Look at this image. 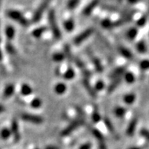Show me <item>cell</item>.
<instances>
[{"label":"cell","instance_id":"cell-38","mask_svg":"<svg viewBox=\"0 0 149 149\" xmlns=\"http://www.w3.org/2000/svg\"><path fill=\"white\" fill-rule=\"evenodd\" d=\"M141 135H142L143 137H145V139H147L148 140H149V131L145 129H142L140 132Z\"/></svg>","mask_w":149,"mask_h":149},{"label":"cell","instance_id":"cell-37","mask_svg":"<svg viewBox=\"0 0 149 149\" xmlns=\"http://www.w3.org/2000/svg\"><path fill=\"white\" fill-rule=\"evenodd\" d=\"M74 60L75 64H76L77 66L79 67V69H84V63H82V61L81 60V59H79V58H76V57H74Z\"/></svg>","mask_w":149,"mask_h":149},{"label":"cell","instance_id":"cell-12","mask_svg":"<svg viewBox=\"0 0 149 149\" xmlns=\"http://www.w3.org/2000/svg\"><path fill=\"white\" fill-rule=\"evenodd\" d=\"M99 2L98 1H94V2H91L90 4H88V6L84 8L83 10V14L85 15H89L91 13L93 10L94 9V8L96 7L98 5Z\"/></svg>","mask_w":149,"mask_h":149},{"label":"cell","instance_id":"cell-1","mask_svg":"<svg viewBox=\"0 0 149 149\" xmlns=\"http://www.w3.org/2000/svg\"><path fill=\"white\" fill-rule=\"evenodd\" d=\"M48 18H49V22L50 24V27H51L52 31H53V35L56 39H59L61 37V32L59 31V28L57 25L56 20L55 12L53 9H51L49 12L48 14Z\"/></svg>","mask_w":149,"mask_h":149},{"label":"cell","instance_id":"cell-22","mask_svg":"<svg viewBox=\"0 0 149 149\" xmlns=\"http://www.w3.org/2000/svg\"><path fill=\"white\" fill-rule=\"evenodd\" d=\"M46 30H47V28H44V27H41V28H37V29H35L34 31H33L32 34H33V37L38 38V37H40L42 34H43V33Z\"/></svg>","mask_w":149,"mask_h":149},{"label":"cell","instance_id":"cell-40","mask_svg":"<svg viewBox=\"0 0 149 149\" xmlns=\"http://www.w3.org/2000/svg\"><path fill=\"white\" fill-rule=\"evenodd\" d=\"M146 20H147L146 19V17H145V16H144V17L141 18L139 20V21H138L137 24L139 26H140V27H141V26H144L145 25V22H146Z\"/></svg>","mask_w":149,"mask_h":149},{"label":"cell","instance_id":"cell-5","mask_svg":"<svg viewBox=\"0 0 149 149\" xmlns=\"http://www.w3.org/2000/svg\"><path fill=\"white\" fill-rule=\"evenodd\" d=\"M49 5V2L48 1H45V2H43L40 5L39 7L37 8V9L36 10L35 13L33 16V22H37L38 21L40 20L42 15H43V12L47 9V6Z\"/></svg>","mask_w":149,"mask_h":149},{"label":"cell","instance_id":"cell-34","mask_svg":"<svg viewBox=\"0 0 149 149\" xmlns=\"http://www.w3.org/2000/svg\"><path fill=\"white\" fill-rule=\"evenodd\" d=\"M137 49L140 53H145L146 51V47L143 41H140L137 44Z\"/></svg>","mask_w":149,"mask_h":149},{"label":"cell","instance_id":"cell-28","mask_svg":"<svg viewBox=\"0 0 149 149\" xmlns=\"http://www.w3.org/2000/svg\"><path fill=\"white\" fill-rule=\"evenodd\" d=\"M124 78L128 83H132L135 81V76L132 72H125Z\"/></svg>","mask_w":149,"mask_h":149},{"label":"cell","instance_id":"cell-15","mask_svg":"<svg viewBox=\"0 0 149 149\" xmlns=\"http://www.w3.org/2000/svg\"><path fill=\"white\" fill-rule=\"evenodd\" d=\"M55 92L58 94H63L66 91V86L63 83H59L55 86Z\"/></svg>","mask_w":149,"mask_h":149},{"label":"cell","instance_id":"cell-32","mask_svg":"<svg viewBox=\"0 0 149 149\" xmlns=\"http://www.w3.org/2000/svg\"><path fill=\"white\" fill-rule=\"evenodd\" d=\"M101 25H102L103 28H112L113 22H112L110 19L106 18V19L103 20L102 22H101Z\"/></svg>","mask_w":149,"mask_h":149},{"label":"cell","instance_id":"cell-17","mask_svg":"<svg viewBox=\"0 0 149 149\" xmlns=\"http://www.w3.org/2000/svg\"><path fill=\"white\" fill-rule=\"evenodd\" d=\"M15 29L12 26H8L6 29V37L8 40H12L15 37Z\"/></svg>","mask_w":149,"mask_h":149},{"label":"cell","instance_id":"cell-8","mask_svg":"<svg viewBox=\"0 0 149 149\" xmlns=\"http://www.w3.org/2000/svg\"><path fill=\"white\" fill-rule=\"evenodd\" d=\"M83 84H84V87L87 90V91H88V93L89 94V95H90L91 97H92L93 98L96 97V91H95V90L93 88L92 86L91 85L90 82L88 81V79H84V80H83Z\"/></svg>","mask_w":149,"mask_h":149},{"label":"cell","instance_id":"cell-33","mask_svg":"<svg viewBox=\"0 0 149 149\" xmlns=\"http://www.w3.org/2000/svg\"><path fill=\"white\" fill-rule=\"evenodd\" d=\"M140 68H141L142 70H146V69H149V60L148 59H145V60H142L140 63Z\"/></svg>","mask_w":149,"mask_h":149},{"label":"cell","instance_id":"cell-45","mask_svg":"<svg viewBox=\"0 0 149 149\" xmlns=\"http://www.w3.org/2000/svg\"><path fill=\"white\" fill-rule=\"evenodd\" d=\"M45 149H59V148L58 147H56V146H53V145H51V146H47V147H46Z\"/></svg>","mask_w":149,"mask_h":149},{"label":"cell","instance_id":"cell-35","mask_svg":"<svg viewBox=\"0 0 149 149\" xmlns=\"http://www.w3.org/2000/svg\"><path fill=\"white\" fill-rule=\"evenodd\" d=\"M101 117H100V113H98L97 110H95L92 113V120L94 122V123H98L100 121Z\"/></svg>","mask_w":149,"mask_h":149},{"label":"cell","instance_id":"cell-18","mask_svg":"<svg viewBox=\"0 0 149 149\" xmlns=\"http://www.w3.org/2000/svg\"><path fill=\"white\" fill-rule=\"evenodd\" d=\"M64 51H65V55L67 59H68V60L69 62H72V60L74 59V57L72 56V54L70 47H69V45L65 46V47H64Z\"/></svg>","mask_w":149,"mask_h":149},{"label":"cell","instance_id":"cell-13","mask_svg":"<svg viewBox=\"0 0 149 149\" xmlns=\"http://www.w3.org/2000/svg\"><path fill=\"white\" fill-rule=\"evenodd\" d=\"M122 81V79H120V78H117V79H114L113 81L111 82V84L109 85V87H108V93H112L113 91L115 89L117 88L118 86H119V84L121 83Z\"/></svg>","mask_w":149,"mask_h":149},{"label":"cell","instance_id":"cell-27","mask_svg":"<svg viewBox=\"0 0 149 149\" xmlns=\"http://www.w3.org/2000/svg\"><path fill=\"white\" fill-rule=\"evenodd\" d=\"M74 22L72 19L67 20L65 22V28L67 30V31H72L74 28Z\"/></svg>","mask_w":149,"mask_h":149},{"label":"cell","instance_id":"cell-26","mask_svg":"<svg viewBox=\"0 0 149 149\" xmlns=\"http://www.w3.org/2000/svg\"><path fill=\"white\" fill-rule=\"evenodd\" d=\"M138 31L136 28H131V29L128 31L127 33V37L130 40H133L135 39L136 35H137Z\"/></svg>","mask_w":149,"mask_h":149},{"label":"cell","instance_id":"cell-16","mask_svg":"<svg viewBox=\"0 0 149 149\" xmlns=\"http://www.w3.org/2000/svg\"><path fill=\"white\" fill-rule=\"evenodd\" d=\"M119 51H120V54L122 56H123L124 57L128 58V59H131L132 57V54L131 52L128 49L125 48V47H119Z\"/></svg>","mask_w":149,"mask_h":149},{"label":"cell","instance_id":"cell-4","mask_svg":"<svg viewBox=\"0 0 149 149\" xmlns=\"http://www.w3.org/2000/svg\"><path fill=\"white\" fill-rule=\"evenodd\" d=\"M22 119L24 121H28L29 123L34 124H40L43 122V118L40 116H37V115H33V114L30 113H23L21 116Z\"/></svg>","mask_w":149,"mask_h":149},{"label":"cell","instance_id":"cell-43","mask_svg":"<svg viewBox=\"0 0 149 149\" xmlns=\"http://www.w3.org/2000/svg\"><path fill=\"white\" fill-rule=\"evenodd\" d=\"M91 145L90 143L84 144L79 148V149H91Z\"/></svg>","mask_w":149,"mask_h":149},{"label":"cell","instance_id":"cell-21","mask_svg":"<svg viewBox=\"0 0 149 149\" xmlns=\"http://www.w3.org/2000/svg\"><path fill=\"white\" fill-rule=\"evenodd\" d=\"M126 110L125 108L121 107H116L114 110V113H115V115L118 117H123V116L125 115L126 113Z\"/></svg>","mask_w":149,"mask_h":149},{"label":"cell","instance_id":"cell-36","mask_svg":"<svg viewBox=\"0 0 149 149\" xmlns=\"http://www.w3.org/2000/svg\"><path fill=\"white\" fill-rule=\"evenodd\" d=\"M79 1H74V0H73V1H70V2H68L67 7H68V8H69V9H73V8H74L75 7H76L77 5L79 4Z\"/></svg>","mask_w":149,"mask_h":149},{"label":"cell","instance_id":"cell-3","mask_svg":"<svg viewBox=\"0 0 149 149\" xmlns=\"http://www.w3.org/2000/svg\"><path fill=\"white\" fill-rule=\"evenodd\" d=\"M83 123H84V120H83L82 119H79V120H74V121L72 122L69 126H67L65 130L62 132V134H61V135H63V136L69 135V134H70L72 132L74 131L78 126H79L80 125H82Z\"/></svg>","mask_w":149,"mask_h":149},{"label":"cell","instance_id":"cell-48","mask_svg":"<svg viewBox=\"0 0 149 149\" xmlns=\"http://www.w3.org/2000/svg\"><path fill=\"white\" fill-rule=\"evenodd\" d=\"M130 149H141L140 148H138V147H132V148H130Z\"/></svg>","mask_w":149,"mask_h":149},{"label":"cell","instance_id":"cell-29","mask_svg":"<svg viewBox=\"0 0 149 149\" xmlns=\"http://www.w3.org/2000/svg\"><path fill=\"white\" fill-rule=\"evenodd\" d=\"M104 123H105V125H106L108 130H109L110 132H112V133H114L113 125L112 124V123L110 122V120H109L108 118H104Z\"/></svg>","mask_w":149,"mask_h":149},{"label":"cell","instance_id":"cell-2","mask_svg":"<svg viewBox=\"0 0 149 149\" xmlns=\"http://www.w3.org/2000/svg\"><path fill=\"white\" fill-rule=\"evenodd\" d=\"M7 15L12 20H15L17 22L20 23L23 26H28V22L23 16V15L21 12L15 11V10H9L7 12Z\"/></svg>","mask_w":149,"mask_h":149},{"label":"cell","instance_id":"cell-9","mask_svg":"<svg viewBox=\"0 0 149 149\" xmlns=\"http://www.w3.org/2000/svg\"><path fill=\"white\" fill-rule=\"evenodd\" d=\"M137 118H134L133 120L130 122V124H129V126H128L127 130H126V134H127L128 135H130V136L133 135L134 132H135V129H136V126H137Z\"/></svg>","mask_w":149,"mask_h":149},{"label":"cell","instance_id":"cell-14","mask_svg":"<svg viewBox=\"0 0 149 149\" xmlns=\"http://www.w3.org/2000/svg\"><path fill=\"white\" fill-rule=\"evenodd\" d=\"M32 92H33V89H32L28 84H24L22 86L21 93H22L23 95H24V96L29 95V94H31Z\"/></svg>","mask_w":149,"mask_h":149},{"label":"cell","instance_id":"cell-6","mask_svg":"<svg viewBox=\"0 0 149 149\" xmlns=\"http://www.w3.org/2000/svg\"><path fill=\"white\" fill-rule=\"evenodd\" d=\"M93 31H94V30H93L92 28H88V29L85 30V31H83L81 33L79 34V35L77 36V37L74 39V44L79 45V44L82 43L84 40H85L87 38H88V37L91 35V33H93Z\"/></svg>","mask_w":149,"mask_h":149},{"label":"cell","instance_id":"cell-30","mask_svg":"<svg viewBox=\"0 0 149 149\" xmlns=\"http://www.w3.org/2000/svg\"><path fill=\"white\" fill-rule=\"evenodd\" d=\"M31 106L33 108H38L41 106V100L39 98H34L31 102Z\"/></svg>","mask_w":149,"mask_h":149},{"label":"cell","instance_id":"cell-24","mask_svg":"<svg viewBox=\"0 0 149 149\" xmlns=\"http://www.w3.org/2000/svg\"><path fill=\"white\" fill-rule=\"evenodd\" d=\"M92 59L94 66L96 68V70L97 71V72H102L103 67L102 65H101V63H100V61L98 59H97V58H95V57H93Z\"/></svg>","mask_w":149,"mask_h":149},{"label":"cell","instance_id":"cell-46","mask_svg":"<svg viewBox=\"0 0 149 149\" xmlns=\"http://www.w3.org/2000/svg\"><path fill=\"white\" fill-rule=\"evenodd\" d=\"M5 107L2 105H0V113H2V112H4L5 111Z\"/></svg>","mask_w":149,"mask_h":149},{"label":"cell","instance_id":"cell-11","mask_svg":"<svg viewBox=\"0 0 149 149\" xmlns=\"http://www.w3.org/2000/svg\"><path fill=\"white\" fill-rule=\"evenodd\" d=\"M15 92V86L13 84H9L8 85H6V87L5 88L4 92H3V97L7 99V98H9L10 97L12 96V94H14Z\"/></svg>","mask_w":149,"mask_h":149},{"label":"cell","instance_id":"cell-7","mask_svg":"<svg viewBox=\"0 0 149 149\" xmlns=\"http://www.w3.org/2000/svg\"><path fill=\"white\" fill-rule=\"evenodd\" d=\"M11 132L14 135V139L15 141H18L21 139V135L19 134V129H18V123L17 120H13L11 125Z\"/></svg>","mask_w":149,"mask_h":149},{"label":"cell","instance_id":"cell-19","mask_svg":"<svg viewBox=\"0 0 149 149\" xmlns=\"http://www.w3.org/2000/svg\"><path fill=\"white\" fill-rule=\"evenodd\" d=\"M11 135H12V132H11L10 130H8V128H4V129H2L1 132H0V135H1V137H2L3 139H8Z\"/></svg>","mask_w":149,"mask_h":149},{"label":"cell","instance_id":"cell-23","mask_svg":"<svg viewBox=\"0 0 149 149\" xmlns=\"http://www.w3.org/2000/svg\"><path fill=\"white\" fill-rule=\"evenodd\" d=\"M135 96L133 94H126V96L124 97V101L128 104H132L135 101Z\"/></svg>","mask_w":149,"mask_h":149},{"label":"cell","instance_id":"cell-49","mask_svg":"<svg viewBox=\"0 0 149 149\" xmlns=\"http://www.w3.org/2000/svg\"><path fill=\"white\" fill-rule=\"evenodd\" d=\"M35 149H38V148H35Z\"/></svg>","mask_w":149,"mask_h":149},{"label":"cell","instance_id":"cell-44","mask_svg":"<svg viewBox=\"0 0 149 149\" xmlns=\"http://www.w3.org/2000/svg\"><path fill=\"white\" fill-rule=\"evenodd\" d=\"M104 8L108 10H111V11H115V10H116V8L114 7L113 6H107V5H105V6H104Z\"/></svg>","mask_w":149,"mask_h":149},{"label":"cell","instance_id":"cell-10","mask_svg":"<svg viewBox=\"0 0 149 149\" xmlns=\"http://www.w3.org/2000/svg\"><path fill=\"white\" fill-rule=\"evenodd\" d=\"M125 71H126V67L125 66H121L119 67L117 69H114L110 74V77L111 79H116L117 78H120V76L121 74H123V73H125Z\"/></svg>","mask_w":149,"mask_h":149},{"label":"cell","instance_id":"cell-25","mask_svg":"<svg viewBox=\"0 0 149 149\" xmlns=\"http://www.w3.org/2000/svg\"><path fill=\"white\" fill-rule=\"evenodd\" d=\"M74 72L72 69H69L64 74V78L67 80H71L74 77Z\"/></svg>","mask_w":149,"mask_h":149},{"label":"cell","instance_id":"cell-47","mask_svg":"<svg viewBox=\"0 0 149 149\" xmlns=\"http://www.w3.org/2000/svg\"><path fill=\"white\" fill-rule=\"evenodd\" d=\"M2 59V51H1V49H0V60Z\"/></svg>","mask_w":149,"mask_h":149},{"label":"cell","instance_id":"cell-20","mask_svg":"<svg viewBox=\"0 0 149 149\" xmlns=\"http://www.w3.org/2000/svg\"><path fill=\"white\" fill-rule=\"evenodd\" d=\"M91 132H92L93 135H94V137L96 138L97 140L98 141H104V136H103L102 133H101V132H100L99 130H97V129H93L92 131H91Z\"/></svg>","mask_w":149,"mask_h":149},{"label":"cell","instance_id":"cell-42","mask_svg":"<svg viewBox=\"0 0 149 149\" xmlns=\"http://www.w3.org/2000/svg\"><path fill=\"white\" fill-rule=\"evenodd\" d=\"M98 144H99V149H107L106 144L104 142V141H98Z\"/></svg>","mask_w":149,"mask_h":149},{"label":"cell","instance_id":"cell-39","mask_svg":"<svg viewBox=\"0 0 149 149\" xmlns=\"http://www.w3.org/2000/svg\"><path fill=\"white\" fill-rule=\"evenodd\" d=\"M95 88H96L97 90H98V91L102 90V89L104 88V83L102 81H97V82Z\"/></svg>","mask_w":149,"mask_h":149},{"label":"cell","instance_id":"cell-31","mask_svg":"<svg viewBox=\"0 0 149 149\" xmlns=\"http://www.w3.org/2000/svg\"><path fill=\"white\" fill-rule=\"evenodd\" d=\"M64 58H65V55L60 53H55L53 56V60L55 61V62H62L64 59Z\"/></svg>","mask_w":149,"mask_h":149},{"label":"cell","instance_id":"cell-41","mask_svg":"<svg viewBox=\"0 0 149 149\" xmlns=\"http://www.w3.org/2000/svg\"><path fill=\"white\" fill-rule=\"evenodd\" d=\"M6 49H7V51L10 53H13L15 52V48L13 47V46L12 44H10V43H8L7 45H6Z\"/></svg>","mask_w":149,"mask_h":149}]
</instances>
